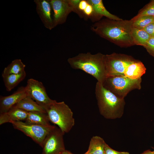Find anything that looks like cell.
Listing matches in <instances>:
<instances>
[{"instance_id": "22", "label": "cell", "mask_w": 154, "mask_h": 154, "mask_svg": "<svg viewBox=\"0 0 154 154\" xmlns=\"http://www.w3.org/2000/svg\"><path fill=\"white\" fill-rule=\"evenodd\" d=\"M132 21L133 27L143 29L147 25L154 22V17L149 16H143Z\"/></svg>"}, {"instance_id": "26", "label": "cell", "mask_w": 154, "mask_h": 154, "mask_svg": "<svg viewBox=\"0 0 154 154\" xmlns=\"http://www.w3.org/2000/svg\"><path fill=\"white\" fill-rule=\"evenodd\" d=\"M143 29L151 37H154V22L147 25Z\"/></svg>"}, {"instance_id": "19", "label": "cell", "mask_w": 154, "mask_h": 154, "mask_svg": "<svg viewBox=\"0 0 154 154\" xmlns=\"http://www.w3.org/2000/svg\"><path fill=\"white\" fill-rule=\"evenodd\" d=\"M106 143L100 137L93 136L91 139L88 151L83 154H104Z\"/></svg>"}, {"instance_id": "15", "label": "cell", "mask_w": 154, "mask_h": 154, "mask_svg": "<svg viewBox=\"0 0 154 154\" xmlns=\"http://www.w3.org/2000/svg\"><path fill=\"white\" fill-rule=\"evenodd\" d=\"M46 113L39 111L28 112L25 122L28 123L37 125L44 126H49L51 125Z\"/></svg>"}, {"instance_id": "25", "label": "cell", "mask_w": 154, "mask_h": 154, "mask_svg": "<svg viewBox=\"0 0 154 154\" xmlns=\"http://www.w3.org/2000/svg\"><path fill=\"white\" fill-rule=\"evenodd\" d=\"M104 154H129V153L127 152H120L116 151L112 149L106 143L104 148Z\"/></svg>"}, {"instance_id": "3", "label": "cell", "mask_w": 154, "mask_h": 154, "mask_svg": "<svg viewBox=\"0 0 154 154\" xmlns=\"http://www.w3.org/2000/svg\"><path fill=\"white\" fill-rule=\"evenodd\" d=\"M95 94L101 115L108 119L122 116L125 104L124 99L118 97L98 82L96 84Z\"/></svg>"}, {"instance_id": "11", "label": "cell", "mask_w": 154, "mask_h": 154, "mask_svg": "<svg viewBox=\"0 0 154 154\" xmlns=\"http://www.w3.org/2000/svg\"><path fill=\"white\" fill-rule=\"evenodd\" d=\"M37 12L44 27L50 30L54 28L52 9L49 0H35Z\"/></svg>"}, {"instance_id": "13", "label": "cell", "mask_w": 154, "mask_h": 154, "mask_svg": "<svg viewBox=\"0 0 154 154\" xmlns=\"http://www.w3.org/2000/svg\"><path fill=\"white\" fill-rule=\"evenodd\" d=\"M28 112L13 106L7 112L0 114V125L7 122L25 121Z\"/></svg>"}, {"instance_id": "9", "label": "cell", "mask_w": 154, "mask_h": 154, "mask_svg": "<svg viewBox=\"0 0 154 154\" xmlns=\"http://www.w3.org/2000/svg\"><path fill=\"white\" fill-rule=\"evenodd\" d=\"M25 87L27 96L44 109L55 100L48 97L44 87L40 81L33 78L29 79Z\"/></svg>"}, {"instance_id": "7", "label": "cell", "mask_w": 154, "mask_h": 154, "mask_svg": "<svg viewBox=\"0 0 154 154\" xmlns=\"http://www.w3.org/2000/svg\"><path fill=\"white\" fill-rule=\"evenodd\" d=\"M14 128L31 138L42 147L47 134L55 125L44 126L27 123L23 121L11 123Z\"/></svg>"}, {"instance_id": "4", "label": "cell", "mask_w": 154, "mask_h": 154, "mask_svg": "<svg viewBox=\"0 0 154 154\" xmlns=\"http://www.w3.org/2000/svg\"><path fill=\"white\" fill-rule=\"evenodd\" d=\"M44 109L50 121L57 125L64 133L69 132L74 125L73 112L64 102L55 100Z\"/></svg>"}, {"instance_id": "28", "label": "cell", "mask_w": 154, "mask_h": 154, "mask_svg": "<svg viewBox=\"0 0 154 154\" xmlns=\"http://www.w3.org/2000/svg\"><path fill=\"white\" fill-rule=\"evenodd\" d=\"M142 154H154L153 152L149 150H147L145 151Z\"/></svg>"}, {"instance_id": "27", "label": "cell", "mask_w": 154, "mask_h": 154, "mask_svg": "<svg viewBox=\"0 0 154 154\" xmlns=\"http://www.w3.org/2000/svg\"><path fill=\"white\" fill-rule=\"evenodd\" d=\"M88 3L87 0H80L78 5V9L82 14L83 11L86 8Z\"/></svg>"}, {"instance_id": "17", "label": "cell", "mask_w": 154, "mask_h": 154, "mask_svg": "<svg viewBox=\"0 0 154 154\" xmlns=\"http://www.w3.org/2000/svg\"><path fill=\"white\" fill-rule=\"evenodd\" d=\"M87 1L93 7L95 14L100 18L104 16L108 19L114 20L122 19L108 12L104 7L102 0H88Z\"/></svg>"}, {"instance_id": "5", "label": "cell", "mask_w": 154, "mask_h": 154, "mask_svg": "<svg viewBox=\"0 0 154 154\" xmlns=\"http://www.w3.org/2000/svg\"><path fill=\"white\" fill-rule=\"evenodd\" d=\"M141 82V78L133 79L124 76H108L102 84L118 97L124 99L131 90L140 89Z\"/></svg>"}, {"instance_id": "1", "label": "cell", "mask_w": 154, "mask_h": 154, "mask_svg": "<svg viewBox=\"0 0 154 154\" xmlns=\"http://www.w3.org/2000/svg\"><path fill=\"white\" fill-rule=\"evenodd\" d=\"M133 21L130 20H114L108 18L98 21L91 29L100 37L120 47L135 45L132 36Z\"/></svg>"}, {"instance_id": "14", "label": "cell", "mask_w": 154, "mask_h": 154, "mask_svg": "<svg viewBox=\"0 0 154 154\" xmlns=\"http://www.w3.org/2000/svg\"><path fill=\"white\" fill-rule=\"evenodd\" d=\"M146 70V68L143 63L138 60L129 65L126 68L124 75L131 79H138L141 78L145 73Z\"/></svg>"}, {"instance_id": "30", "label": "cell", "mask_w": 154, "mask_h": 154, "mask_svg": "<svg viewBox=\"0 0 154 154\" xmlns=\"http://www.w3.org/2000/svg\"><path fill=\"white\" fill-rule=\"evenodd\" d=\"M153 152H154V151Z\"/></svg>"}, {"instance_id": "21", "label": "cell", "mask_w": 154, "mask_h": 154, "mask_svg": "<svg viewBox=\"0 0 154 154\" xmlns=\"http://www.w3.org/2000/svg\"><path fill=\"white\" fill-rule=\"evenodd\" d=\"M132 36L135 45L144 46L151 37L143 29L133 27Z\"/></svg>"}, {"instance_id": "24", "label": "cell", "mask_w": 154, "mask_h": 154, "mask_svg": "<svg viewBox=\"0 0 154 154\" xmlns=\"http://www.w3.org/2000/svg\"><path fill=\"white\" fill-rule=\"evenodd\" d=\"M143 47L151 55L154 57V37H151Z\"/></svg>"}, {"instance_id": "23", "label": "cell", "mask_w": 154, "mask_h": 154, "mask_svg": "<svg viewBox=\"0 0 154 154\" xmlns=\"http://www.w3.org/2000/svg\"><path fill=\"white\" fill-rule=\"evenodd\" d=\"M143 16H149L154 17V0L151 1L140 10L138 14L131 20L133 21Z\"/></svg>"}, {"instance_id": "29", "label": "cell", "mask_w": 154, "mask_h": 154, "mask_svg": "<svg viewBox=\"0 0 154 154\" xmlns=\"http://www.w3.org/2000/svg\"><path fill=\"white\" fill-rule=\"evenodd\" d=\"M61 154H73L67 150H65Z\"/></svg>"}, {"instance_id": "10", "label": "cell", "mask_w": 154, "mask_h": 154, "mask_svg": "<svg viewBox=\"0 0 154 154\" xmlns=\"http://www.w3.org/2000/svg\"><path fill=\"white\" fill-rule=\"evenodd\" d=\"M49 1L52 11L54 27L64 23L72 11L80 15L79 11L73 5L70 0H49Z\"/></svg>"}, {"instance_id": "8", "label": "cell", "mask_w": 154, "mask_h": 154, "mask_svg": "<svg viewBox=\"0 0 154 154\" xmlns=\"http://www.w3.org/2000/svg\"><path fill=\"white\" fill-rule=\"evenodd\" d=\"M64 133L55 126L46 137L42 148V154H61L65 149L63 139Z\"/></svg>"}, {"instance_id": "2", "label": "cell", "mask_w": 154, "mask_h": 154, "mask_svg": "<svg viewBox=\"0 0 154 154\" xmlns=\"http://www.w3.org/2000/svg\"><path fill=\"white\" fill-rule=\"evenodd\" d=\"M104 57L101 53L92 54L88 52L79 54L68 58L67 61L72 68L83 70L102 84L107 77Z\"/></svg>"}, {"instance_id": "16", "label": "cell", "mask_w": 154, "mask_h": 154, "mask_svg": "<svg viewBox=\"0 0 154 154\" xmlns=\"http://www.w3.org/2000/svg\"><path fill=\"white\" fill-rule=\"evenodd\" d=\"M13 107L20 108L28 112L39 111L46 113L44 108L27 96L23 98Z\"/></svg>"}, {"instance_id": "20", "label": "cell", "mask_w": 154, "mask_h": 154, "mask_svg": "<svg viewBox=\"0 0 154 154\" xmlns=\"http://www.w3.org/2000/svg\"><path fill=\"white\" fill-rule=\"evenodd\" d=\"M25 65L21 59H15L4 68L2 76L21 73L25 71Z\"/></svg>"}, {"instance_id": "12", "label": "cell", "mask_w": 154, "mask_h": 154, "mask_svg": "<svg viewBox=\"0 0 154 154\" xmlns=\"http://www.w3.org/2000/svg\"><path fill=\"white\" fill-rule=\"evenodd\" d=\"M27 96L25 87H21L12 94L0 98V114L7 112L13 106Z\"/></svg>"}, {"instance_id": "18", "label": "cell", "mask_w": 154, "mask_h": 154, "mask_svg": "<svg viewBox=\"0 0 154 154\" xmlns=\"http://www.w3.org/2000/svg\"><path fill=\"white\" fill-rule=\"evenodd\" d=\"M26 76L25 71L18 74L2 76L7 91H11L25 79Z\"/></svg>"}, {"instance_id": "31", "label": "cell", "mask_w": 154, "mask_h": 154, "mask_svg": "<svg viewBox=\"0 0 154 154\" xmlns=\"http://www.w3.org/2000/svg\"></svg>"}, {"instance_id": "6", "label": "cell", "mask_w": 154, "mask_h": 154, "mask_svg": "<svg viewBox=\"0 0 154 154\" xmlns=\"http://www.w3.org/2000/svg\"><path fill=\"white\" fill-rule=\"evenodd\" d=\"M104 60L107 77L124 76L126 68L139 60L130 56L115 53L105 55Z\"/></svg>"}]
</instances>
